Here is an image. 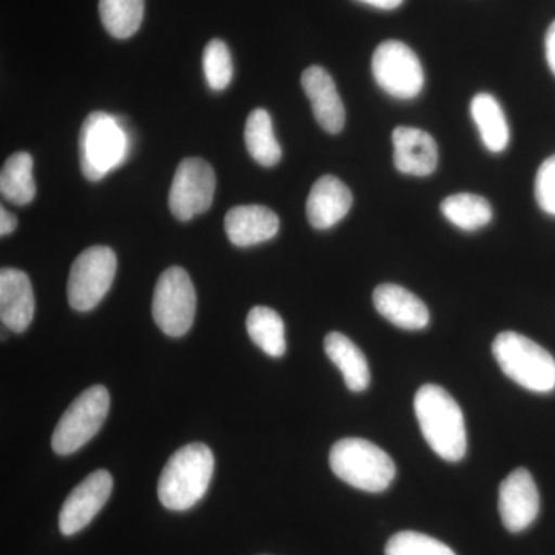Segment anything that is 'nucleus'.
<instances>
[{
  "mask_svg": "<svg viewBox=\"0 0 555 555\" xmlns=\"http://www.w3.org/2000/svg\"><path fill=\"white\" fill-rule=\"evenodd\" d=\"M441 214L456 228L466 232H476L491 222L492 207L483 196L456 193L441 203Z\"/></svg>",
  "mask_w": 555,
  "mask_h": 555,
  "instance_id": "nucleus-24",
  "label": "nucleus"
},
{
  "mask_svg": "<svg viewBox=\"0 0 555 555\" xmlns=\"http://www.w3.org/2000/svg\"><path fill=\"white\" fill-rule=\"evenodd\" d=\"M246 327L251 341L269 357L280 358L286 353V327L275 310L257 306L248 312Z\"/></svg>",
  "mask_w": 555,
  "mask_h": 555,
  "instance_id": "nucleus-21",
  "label": "nucleus"
},
{
  "mask_svg": "<svg viewBox=\"0 0 555 555\" xmlns=\"http://www.w3.org/2000/svg\"><path fill=\"white\" fill-rule=\"evenodd\" d=\"M386 555H456L448 545L422 532L403 531L390 537Z\"/></svg>",
  "mask_w": 555,
  "mask_h": 555,
  "instance_id": "nucleus-27",
  "label": "nucleus"
},
{
  "mask_svg": "<svg viewBox=\"0 0 555 555\" xmlns=\"http://www.w3.org/2000/svg\"><path fill=\"white\" fill-rule=\"evenodd\" d=\"M374 306L379 315L404 331H422L429 324L425 302L397 284H382L375 288Z\"/></svg>",
  "mask_w": 555,
  "mask_h": 555,
  "instance_id": "nucleus-18",
  "label": "nucleus"
},
{
  "mask_svg": "<svg viewBox=\"0 0 555 555\" xmlns=\"http://www.w3.org/2000/svg\"><path fill=\"white\" fill-rule=\"evenodd\" d=\"M118 259L115 251L105 246H93L75 259L69 272L68 302L78 312L96 308L115 281Z\"/></svg>",
  "mask_w": 555,
  "mask_h": 555,
  "instance_id": "nucleus-7",
  "label": "nucleus"
},
{
  "mask_svg": "<svg viewBox=\"0 0 555 555\" xmlns=\"http://www.w3.org/2000/svg\"><path fill=\"white\" fill-rule=\"evenodd\" d=\"M203 67L211 90L228 89L232 82L233 64L229 47L222 40L214 39L207 43L203 54Z\"/></svg>",
  "mask_w": 555,
  "mask_h": 555,
  "instance_id": "nucleus-26",
  "label": "nucleus"
},
{
  "mask_svg": "<svg viewBox=\"0 0 555 555\" xmlns=\"http://www.w3.org/2000/svg\"><path fill=\"white\" fill-rule=\"evenodd\" d=\"M393 164L400 173L429 177L438 166L436 139L414 127H397L392 133Z\"/></svg>",
  "mask_w": 555,
  "mask_h": 555,
  "instance_id": "nucleus-14",
  "label": "nucleus"
},
{
  "mask_svg": "<svg viewBox=\"0 0 555 555\" xmlns=\"http://www.w3.org/2000/svg\"><path fill=\"white\" fill-rule=\"evenodd\" d=\"M358 2L367 3V5L379 10H396L404 0H358Z\"/></svg>",
  "mask_w": 555,
  "mask_h": 555,
  "instance_id": "nucleus-31",
  "label": "nucleus"
},
{
  "mask_svg": "<svg viewBox=\"0 0 555 555\" xmlns=\"http://www.w3.org/2000/svg\"><path fill=\"white\" fill-rule=\"evenodd\" d=\"M352 203V192L345 182L332 175L318 179L306 204L310 225L318 230L334 228L349 214Z\"/></svg>",
  "mask_w": 555,
  "mask_h": 555,
  "instance_id": "nucleus-16",
  "label": "nucleus"
},
{
  "mask_svg": "<svg viewBox=\"0 0 555 555\" xmlns=\"http://www.w3.org/2000/svg\"><path fill=\"white\" fill-rule=\"evenodd\" d=\"M546 61L555 76V21L547 28L545 38Z\"/></svg>",
  "mask_w": 555,
  "mask_h": 555,
  "instance_id": "nucleus-29",
  "label": "nucleus"
},
{
  "mask_svg": "<svg viewBox=\"0 0 555 555\" xmlns=\"http://www.w3.org/2000/svg\"><path fill=\"white\" fill-rule=\"evenodd\" d=\"M244 139L251 158L262 167L280 163L281 147L273 131L272 118L264 108H257L248 115Z\"/></svg>",
  "mask_w": 555,
  "mask_h": 555,
  "instance_id": "nucleus-22",
  "label": "nucleus"
},
{
  "mask_svg": "<svg viewBox=\"0 0 555 555\" xmlns=\"http://www.w3.org/2000/svg\"><path fill=\"white\" fill-rule=\"evenodd\" d=\"M215 470L211 449L192 443L170 456L159 477L158 496L167 509L188 511L206 495Z\"/></svg>",
  "mask_w": 555,
  "mask_h": 555,
  "instance_id": "nucleus-2",
  "label": "nucleus"
},
{
  "mask_svg": "<svg viewBox=\"0 0 555 555\" xmlns=\"http://www.w3.org/2000/svg\"><path fill=\"white\" fill-rule=\"evenodd\" d=\"M535 198L543 211L555 217V155L550 156L537 171Z\"/></svg>",
  "mask_w": 555,
  "mask_h": 555,
  "instance_id": "nucleus-28",
  "label": "nucleus"
},
{
  "mask_svg": "<svg viewBox=\"0 0 555 555\" xmlns=\"http://www.w3.org/2000/svg\"><path fill=\"white\" fill-rule=\"evenodd\" d=\"M113 491V477L108 470H94L67 496L60 514V529L64 535L82 531L108 502Z\"/></svg>",
  "mask_w": 555,
  "mask_h": 555,
  "instance_id": "nucleus-11",
  "label": "nucleus"
},
{
  "mask_svg": "<svg viewBox=\"0 0 555 555\" xmlns=\"http://www.w3.org/2000/svg\"><path fill=\"white\" fill-rule=\"evenodd\" d=\"M100 14L113 38L129 39L144 20V0H100Z\"/></svg>",
  "mask_w": 555,
  "mask_h": 555,
  "instance_id": "nucleus-25",
  "label": "nucleus"
},
{
  "mask_svg": "<svg viewBox=\"0 0 555 555\" xmlns=\"http://www.w3.org/2000/svg\"><path fill=\"white\" fill-rule=\"evenodd\" d=\"M499 511L503 525L514 534L534 524L540 513L539 489L525 467L513 470L500 485Z\"/></svg>",
  "mask_w": 555,
  "mask_h": 555,
  "instance_id": "nucleus-12",
  "label": "nucleus"
},
{
  "mask_svg": "<svg viewBox=\"0 0 555 555\" xmlns=\"http://www.w3.org/2000/svg\"><path fill=\"white\" fill-rule=\"evenodd\" d=\"M414 408L430 449L447 462H460L467 449L465 415L451 393L437 385L422 386Z\"/></svg>",
  "mask_w": 555,
  "mask_h": 555,
  "instance_id": "nucleus-1",
  "label": "nucleus"
},
{
  "mask_svg": "<svg viewBox=\"0 0 555 555\" xmlns=\"http://www.w3.org/2000/svg\"><path fill=\"white\" fill-rule=\"evenodd\" d=\"M17 228V218L7 208H0V235L7 236Z\"/></svg>",
  "mask_w": 555,
  "mask_h": 555,
  "instance_id": "nucleus-30",
  "label": "nucleus"
},
{
  "mask_svg": "<svg viewBox=\"0 0 555 555\" xmlns=\"http://www.w3.org/2000/svg\"><path fill=\"white\" fill-rule=\"evenodd\" d=\"M0 192L3 198L16 206H27L35 199L31 155L25 152L14 153L5 160L0 173Z\"/></svg>",
  "mask_w": 555,
  "mask_h": 555,
  "instance_id": "nucleus-23",
  "label": "nucleus"
},
{
  "mask_svg": "<svg viewBox=\"0 0 555 555\" xmlns=\"http://www.w3.org/2000/svg\"><path fill=\"white\" fill-rule=\"evenodd\" d=\"M470 115L485 147L492 153L503 152L509 144V126L499 101L492 94L478 93L470 102Z\"/></svg>",
  "mask_w": 555,
  "mask_h": 555,
  "instance_id": "nucleus-20",
  "label": "nucleus"
},
{
  "mask_svg": "<svg viewBox=\"0 0 555 555\" xmlns=\"http://www.w3.org/2000/svg\"><path fill=\"white\" fill-rule=\"evenodd\" d=\"M196 292L182 268L164 270L153 294V320L169 337L188 334L195 320Z\"/></svg>",
  "mask_w": 555,
  "mask_h": 555,
  "instance_id": "nucleus-8",
  "label": "nucleus"
},
{
  "mask_svg": "<svg viewBox=\"0 0 555 555\" xmlns=\"http://www.w3.org/2000/svg\"><path fill=\"white\" fill-rule=\"evenodd\" d=\"M130 153V138L116 116L94 112L83 120L79 133V163L83 177L101 181L118 169Z\"/></svg>",
  "mask_w": 555,
  "mask_h": 555,
  "instance_id": "nucleus-5",
  "label": "nucleus"
},
{
  "mask_svg": "<svg viewBox=\"0 0 555 555\" xmlns=\"http://www.w3.org/2000/svg\"><path fill=\"white\" fill-rule=\"evenodd\" d=\"M332 470L360 491H386L396 478L397 467L389 454L363 438H345L331 449Z\"/></svg>",
  "mask_w": 555,
  "mask_h": 555,
  "instance_id": "nucleus-3",
  "label": "nucleus"
},
{
  "mask_svg": "<svg viewBox=\"0 0 555 555\" xmlns=\"http://www.w3.org/2000/svg\"><path fill=\"white\" fill-rule=\"evenodd\" d=\"M225 233L238 247L257 246L275 238L280 218L264 206H236L225 215Z\"/></svg>",
  "mask_w": 555,
  "mask_h": 555,
  "instance_id": "nucleus-17",
  "label": "nucleus"
},
{
  "mask_svg": "<svg viewBox=\"0 0 555 555\" xmlns=\"http://www.w3.org/2000/svg\"><path fill=\"white\" fill-rule=\"evenodd\" d=\"M108 409L109 396L104 386L83 390L61 416L51 438L53 451L60 455H69L86 447L100 433Z\"/></svg>",
  "mask_w": 555,
  "mask_h": 555,
  "instance_id": "nucleus-6",
  "label": "nucleus"
},
{
  "mask_svg": "<svg viewBox=\"0 0 555 555\" xmlns=\"http://www.w3.org/2000/svg\"><path fill=\"white\" fill-rule=\"evenodd\" d=\"M301 86L312 104L313 116L321 129L337 134L345 129L346 109L334 79L323 67H309L302 73Z\"/></svg>",
  "mask_w": 555,
  "mask_h": 555,
  "instance_id": "nucleus-13",
  "label": "nucleus"
},
{
  "mask_svg": "<svg viewBox=\"0 0 555 555\" xmlns=\"http://www.w3.org/2000/svg\"><path fill=\"white\" fill-rule=\"evenodd\" d=\"M217 177L210 164L201 158H188L179 164L171 182L169 206L179 221H190L204 214L214 203Z\"/></svg>",
  "mask_w": 555,
  "mask_h": 555,
  "instance_id": "nucleus-10",
  "label": "nucleus"
},
{
  "mask_svg": "<svg viewBox=\"0 0 555 555\" xmlns=\"http://www.w3.org/2000/svg\"><path fill=\"white\" fill-rule=\"evenodd\" d=\"M35 317V295L30 278L20 269L0 272V318L10 331L22 334Z\"/></svg>",
  "mask_w": 555,
  "mask_h": 555,
  "instance_id": "nucleus-15",
  "label": "nucleus"
},
{
  "mask_svg": "<svg viewBox=\"0 0 555 555\" xmlns=\"http://www.w3.org/2000/svg\"><path fill=\"white\" fill-rule=\"evenodd\" d=\"M324 350L332 363L345 377L347 389L352 392H364L371 383V371L364 353L358 349L352 339L339 332H331L324 338Z\"/></svg>",
  "mask_w": 555,
  "mask_h": 555,
  "instance_id": "nucleus-19",
  "label": "nucleus"
},
{
  "mask_svg": "<svg viewBox=\"0 0 555 555\" xmlns=\"http://www.w3.org/2000/svg\"><path fill=\"white\" fill-rule=\"evenodd\" d=\"M372 73L378 86L397 100H414L425 87L422 62L400 40L379 43L372 57Z\"/></svg>",
  "mask_w": 555,
  "mask_h": 555,
  "instance_id": "nucleus-9",
  "label": "nucleus"
},
{
  "mask_svg": "<svg viewBox=\"0 0 555 555\" xmlns=\"http://www.w3.org/2000/svg\"><path fill=\"white\" fill-rule=\"evenodd\" d=\"M492 353L503 374L518 386L539 393L555 389L554 357L525 335L502 332L492 343Z\"/></svg>",
  "mask_w": 555,
  "mask_h": 555,
  "instance_id": "nucleus-4",
  "label": "nucleus"
}]
</instances>
